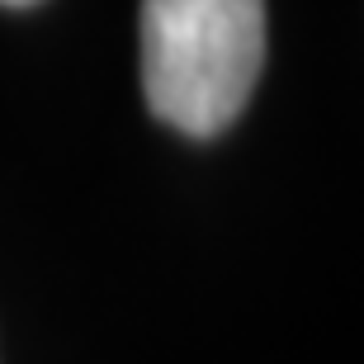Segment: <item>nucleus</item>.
Listing matches in <instances>:
<instances>
[{"label": "nucleus", "instance_id": "nucleus-1", "mask_svg": "<svg viewBox=\"0 0 364 364\" xmlns=\"http://www.w3.org/2000/svg\"><path fill=\"white\" fill-rule=\"evenodd\" d=\"M265 62V0H142V90L161 123L218 137Z\"/></svg>", "mask_w": 364, "mask_h": 364}, {"label": "nucleus", "instance_id": "nucleus-2", "mask_svg": "<svg viewBox=\"0 0 364 364\" xmlns=\"http://www.w3.org/2000/svg\"><path fill=\"white\" fill-rule=\"evenodd\" d=\"M0 5H38V0H0Z\"/></svg>", "mask_w": 364, "mask_h": 364}]
</instances>
